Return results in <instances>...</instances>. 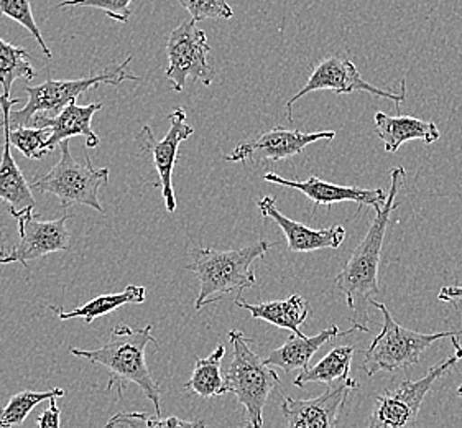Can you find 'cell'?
Masks as SVG:
<instances>
[{
  "mask_svg": "<svg viewBox=\"0 0 462 428\" xmlns=\"http://www.w3.org/2000/svg\"><path fill=\"white\" fill-rule=\"evenodd\" d=\"M168 119L170 131L163 139L155 140L152 129L148 126H143L142 131L135 135V145L139 155H145L152 160L160 178V190L167 211L173 213L176 209L173 170L178 160V150L185 140L195 134V129L186 122V112L183 107H176L175 111L168 116Z\"/></svg>",
  "mask_w": 462,
  "mask_h": 428,
  "instance_id": "12",
  "label": "cell"
},
{
  "mask_svg": "<svg viewBox=\"0 0 462 428\" xmlns=\"http://www.w3.org/2000/svg\"><path fill=\"white\" fill-rule=\"evenodd\" d=\"M2 234H4V228H2V224H0V237H2ZM0 256H2V251H0Z\"/></svg>",
  "mask_w": 462,
  "mask_h": 428,
  "instance_id": "35",
  "label": "cell"
},
{
  "mask_svg": "<svg viewBox=\"0 0 462 428\" xmlns=\"http://www.w3.org/2000/svg\"><path fill=\"white\" fill-rule=\"evenodd\" d=\"M451 341H453V346L454 349H456V354L459 356V359H462V346L461 341H459V338H457V335L453 336V338H451ZM457 395H459V397H462V386L461 387H459V389H457Z\"/></svg>",
  "mask_w": 462,
  "mask_h": 428,
  "instance_id": "34",
  "label": "cell"
},
{
  "mask_svg": "<svg viewBox=\"0 0 462 428\" xmlns=\"http://www.w3.org/2000/svg\"><path fill=\"white\" fill-rule=\"evenodd\" d=\"M324 89L333 91L334 94L369 93L372 96L393 101L397 104L398 111H400V104L403 103L407 98V81L405 79H402L398 91L382 89L374 84L367 83L362 78L357 66L354 65L349 58L328 56L316 65L305 86L300 89V93H296L288 101V121L293 122V107L301 98H305L306 94L324 91Z\"/></svg>",
  "mask_w": 462,
  "mask_h": 428,
  "instance_id": "10",
  "label": "cell"
},
{
  "mask_svg": "<svg viewBox=\"0 0 462 428\" xmlns=\"http://www.w3.org/2000/svg\"><path fill=\"white\" fill-rule=\"evenodd\" d=\"M374 124L385 152L389 154L397 152L408 140H421L426 145H431L441 139V132L435 122L416 119L411 116H389L385 112H377Z\"/></svg>",
  "mask_w": 462,
  "mask_h": 428,
  "instance_id": "20",
  "label": "cell"
},
{
  "mask_svg": "<svg viewBox=\"0 0 462 428\" xmlns=\"http://www.w3.org/2000/svg\"><path fill=\"white\" fill-rule=\"evenodd\" d=\"M50 135L51 131L45 127H10V142L25 159L40 160L48 155L50 152L47 149V142Z\"/></svg>",
  "mask_w": 462,
  "mask_h": 428,
  "instance_id": "28",
  "label": "cell"
},
{
  "mask_svg": "<svg viewBox=\"0 0 462 428\" xmlns=\"http://www.w3.org/2000/svg\"><path fill=\"white\" fill-rule=\"evenodd\" d=\"M130 2L132 0H65L56 5V9L65 7H91L107 14V17L121 23H129Z\"/></svg>",
  "mask_w": 462,
  "mask_h": 428,
  "instance_id": "31",
  "label": "cell"
},
{
  "mask_svg": "<svg viewBox=\"0 0 462 428\" xmlns=\"http://www.w3.org/2000/svg\"><path fill=\"white\" fill-rule=\"evenodd\" d=\"M20 103V98H7L0 96V111L2 121L0 127L4 131V150L0 157V200L9 205L10 214L22 213L25 209L35 208V198L32 193V187L23 177L19 163L12 155V142H10V114L14 106Z\"/></svg>",
  "mask_w": 462,
  "mask_h": 428,
  "instance_id": "17",
  "label": "cell"
},
{
  "mask_svg": "<svg viewBox=\"0 0 462 428\" xmlns=\"http://www.w3.org/2000/svg\"><path fill=\"white\" fill-rule=\"evenodd\" d=\"M405 168L393 167L390 172V190L387 201L377 211L369 231L352 252L351 259L334 280L336 287L344 293L347 307L352 312V325L359 326L361 331L369 333L370 305L374 295H379V267L385 233L389 228L390 216L397 209L400 190L405 185Z\"/></svg>",
  "mask_w": 462,
  "mask_h": 428,
  "instance_id": "1",
  "label": "cell"
},
{
  "mask_svg": "<svg viewBox=\"0 0 462 428\" xmlns=\"http://www.w3.org/2000/svg\"><path fill=\"white\" fill-rule=\"evenodd\" d=\"M359 389L356 379H346L329 386L323 395L315 399H293L283 395L282 414L287 428H336L346 402L352 391Z\"/></svg>",
  "mask_w": 462,
  "mask_h": 428,
  "instance_id": "14",
  "label": "cell"
},
{
  "mask_svg": "<svg viewBox=\"0 0 462 428\" xmlns=\"http://www.w3.org/2000/svg\"><path fill=\"white\" fill-rule=\"evenodd\" d=\"M61 159L43 177L35 178L30 185L38 193H50L60 200L63 208L83 205L106 213L99 200V191L109 181L107 168H94L89 155L79 163L73 159L69 150V140L60 144Z\"/></svg>",
  "mask_w": 462,
  "mask_h": 428,
  "instance_id": "7",
  "label": "cell"
},
{
  "mask_svg": "<svg viewBox=\"0 0 462 428\" xmlns=\"http://www.w3.org/2000/svg\"><path fill=\"white\" fill-rule=\"evenodd\" d=\"M438 300L444 303H456L462 302V285H454V287H443L438 293Z\"/></svg>",
  "mask_w": 462,
  "mask_h": 428,
  "instance_id": "33",
  "label": "cell"
},
{
  "mask_svg": "<svg viewBox=\"0 0 462 428\" xmlns=\"http://www.w3.org/2000/svg\"><path fill=\"white\" fill-rule=\"evenodd\" d=\"M236 305L247 310L250 315L257 320H263L282 330H290L298 336H303L300 326L313 313L311 305L301 295H291L287 300L262 303H247L241 295H237Z\"/></svg>",
  "mask_w": 462,
  "mask_h": 428,
  "instance_id": "21",
  "label": "cell"
},
{
  "mask_svg": "<svg viewBox=\"0 0 462 428\" xmlns=\"http://www.w3.org/2000/svg\"><path fill=\"white\" fill-rule=\"evenodd\" d=\"M211 47L208 35L201 28L196 27L195 20H188L176 27L167 42L168 68L165 71L171 89L181 93L188 79H195L204 86L214 81L213 66L209 63Z\"/></svg>",
  "mask_w": 462,
  "mask_h": 428,
  "instance_id": "9",
  "label": "cell"
},
{
  "mask_svg": "<svg viewBox=\"0 0 462 428\" xmlns=\"http://www.w3.org/2000/svg\"><path fill=\"white\" fill-rule=\"evenodd\" d=\"M14 218L19 221V242L9 254L0 256V265L19 262L27 267V262L37 261L48 254L68 252L71 249V236L66 226L73 218L71 214L47 221L33 213L32 208L14 214Z\"/></svg>",
  "mask_w": 462,
  "mask_h": 428,
  "instance_id": "11",
  "label": "cell"
},
{
  "mask_svg": "<svg viewBox=\"0 0 462 428\" xmlns=\"http://www.w3.org/2000/svg\"><path fill=\"white\" fill-rule=\"evenodd\" d=\"M152 330H153L152 325L145 328L117 325L112 330L107 343L101 348L97 349L71 348L69 351L76 358H81L89 363L99 364L109 371L111 379L107 384V391H111L114 386H119V395H121L124 386L127 382L137 384L140 391L143 392L148 401L153 404L158 415H162V409H160L162 389L157 382L153 381L145 359L147 346H158L157 338L152 335Z\"/></svg>",
  "mask_w": 462,
  "mask_h": 428,
  "instance_id": "2",
  "label": "cell"
},
{
  "mask_svg": "<svg viewBox=\"0 0 462 428\" xmlns=\"http://www.w3.org/2000/svg\"><path fill=\"white\" fill-rule=\"evenodd\" d=\"M372 305L382 313L383 325L379 335L374 338V341L365 351L362 368L367 376H374L380 371L393 373L400 369H407L410 366H416L420 363L421 354L425 353L430 346L435 345L436 341L462 335V330L423 335L398 325L395 318L392 317L389 308L383 303L374 302Z\"/></svg>",
  "mask_w": 462,
  "mask_h": 428,
  "instance_id": "5",
  "label": "cell"
},
{
  "mask_svg": "<svg viewBox=\"0 0 462 428\" xmlns=\"http://www.w3.org/2000/svg\"><path fill=\"white\" fill-rule=\"evenodd\" d=\"M259 211L265 219L278 224L287 237L288 249L291 252H315L319 249H339L346 239V228L334 224L324 229H311L305 224L298 223L287 218L278 209L277 198L273 195L263 196L260 200Z\"/></svg>",
  "mask_w": 462,
  "mask_h": 428,
  "instance_id": "16",
  "label": "cell"
},
{
  "mask_svg": "<svg viewBox=\"0 0 462 428\" xmlns=\"http://www.w3.org/2000/svg\"><path fill=\"white\" fill-rule=\"evenodd\" d=\"M273 246V242L259 241L237 251H217L211 247L193 249L186 270L196 274L199 280L196 310L216 303L232 292H239L241 295L244 290L254 287L257 279L252 265Z\"/></svg>",
  "mask_w": 462,
  "mask_h": 428,
  "instance_id": "3",
  "label": "cell"
},
{
  "mask_svg": "<svg viewBox=\"0 0 462 428\" xmlns=\"http://www.w3.org/2000/svg\"><path fill=\"white\" fill-rule=\"evenodd\" d=\"M66 395L65 389H50V391H22L0 409V428H15L23 425L28 414L42 402L51 401Z\"/></svg>",
  "mask_w": 462,
  "mask_h": 428,
  "instance_id": "26",
  "label": "cell"
},
{
  "mask_svg": "<svg viewBox=\"0 0 462 428\" xmlns=\"http://www.w3.org/2000/svg\"><path fill=\"white\" fill-rule=\"evenodd\" d=\"M457 361V354L449 356L443 363L435 364L421 379L400 382L395 387L379 394L374 401L369 428L411 427L418 419L426 394L431 391L436 381L453 369Z\"/></svg>",
  "mask_w": 462,
  "mask_h": 428,
  "instance_id": "8",
  "label": "cell"
},
{
  "mask_svg": "<svg viewBox=\"0 0 462 428\" xmlns=\"http://www.w3.org/2000/svg\"><path fill=\"white\" fill-rule=\"evenodd\" d=\"M147 298V289L139 287V285H129L125 290L119 293H109V295H101V297L89 300L79 308H74L73 312H65L61 307H50V310L56 313L60 320H73V318H81L86 323H93L94 320L109 315L114 310L135 303L140 305Z\"/></svg>",
  "mask_w": 462,
  "mask_h": 428,
  "instance_id": "22",
  "label": "cell"
},
{
  "mask_svg": "<svg viewBox=\"0 0 462 428\" xmlns=\"http://www.w3.org/2000/svg\"><path fill=\"white\" fill-rule=\"evenodd\" d=\"M354 346H337L324 356L319 363L303 369V373L296 377L293 384L298 389L306 387L310 382L334 386V382L351 379V366L354 359Z\"/></svg>",
  "mask_w": 462,
  "mask_h": 428,
  "instance_id": "23",
  "label": "cell"
},
{
  "mask_svg": "<svg viewBox=\"0 0 462 428\" xmlns=\"http://www.w3.org/2000/svg\"><path fill=\"white\" fill-rule=\"evenodd\" d=\"M35 68L32 65V56L23 48L15 47L0 38V88L2 96L10 98L12 86L17 79H33Z\"/></svg>",
  "mask_w": 462,
  "mask_h": 428,
  "instance_id": "25",
  "label": "cell"
},
{
  "mask_svg": "<svg viewBox=\"0 0 462 428\" xmlns=\"http://www.w3.org/2000/svg\"><path fill=\"white\" fill-rule=\"evenodd\" d=\"M101 109L102 103L79 106L76 101H71L63 111L56 116L37 114L30 126L45 127L51 131V135L47 142L48 152H53L56 145H60L61 142L76 137V135H84L88 149H96L101 139L93 131L91 122H93L94 114Z\"/></svg>",
  "mask_w": 462,
  "mask_h": 428,
  "instance_id": "18",
  "label": "cell"
},
{
  "mask_svg": "<svg viewBox=\"0 0 462 428\" xmlns=\"http://www.w3.org/2000/svg\"><path fill=\"white\" fill-rule=\"evenodd\" d=\"M0 15H5L10 20L17 22L20 27L27 28L28 32L32 33L33 40L37 42L43 55L47 58H53L51 50L47 45V42L43 40V35L40 32V27L37 25V20L33 15V9L30 0H0Z\"/></svg>",
  "mask_w": 462,
  "mask_h": 428,
  "instance_id": "29",
  "label": "cell"
},
{
  "mask_svg": "<svg viewBox=\"0 0 462 428\" xmlns=\"http://www.w3.org/2000/svg\"><path fill=\"white\" fill-rule=\"evenodd\" d=\"M232 359L224 373L227 392H232L245 409V428L263 427V409L270 394L280 386L278 374L254 353L247 336L239 330L229 331Z\"/></svg>",
  "mask_w": 462,
  "mask_h": 428,
  "instance_id": "4",
  "label": "cell"
},
{
  "mask_svg": "<svg viewBox=\"0 0 462 428\" xmlns=\"http://www.w3.org/2000/svg\"><path fill=\"white\" fill-rule=\"evenodd\" d=\"M226 356V346L219 345L208 358L196 359L195 371L189 381L186 382L185 389L193 392L203 399L217 397L227 394V386L221 373L222 359Z\"/></svg>",
  "mask_w": 462,
  "mask_h": 428,
  "instance_id": "24",
  "label": "cell"
},
{
  "mask_svg": "<svg viewBox=\"0 0 462 428\" xmlns=\"http://www.w3.org/2000/svg\"><path fill=\"white\" fill-rule=\"evenodd\" d=\"M334 137V131L301 132L280 126L263 132L255 139L244 140L229 155H226V160L241 163H268L291 159L300 155L308 145L319 140H333Z\"/></svg>",
  "mask_w": 462,
  "mask_h": 428,
  "instance_id": "13",
  "label": "cell"
},
{
  "mask_svg": "<svg viewBox=\"0 0 462 428\" xmlns=\"http://www.w3.org/2000/svg\"><path fill=\"white\" fill-rule=\"evenodd\" d=\"M263 180L273 185L280 187L293 188L300 193L311 200L318 206H326L331 208L336 203H344V201H352L359 206H372L375 211L382 209V206L387 201V193L383 188H375V190H367V188L342 187V185H334L328 183L318 177H310L308 180H288L282 178L273 172H268L263 175Z\"/></svg>",
  "mask_w": 462,
  "mask_h": 428,
  "instance_id": "15",
  "label": "cell"
},
{
  "mask_svg": "<svg viewBox=\"0 0 462 428\" xmlns=\"http://www.w3.org/2000/svg\"><path fill=\"white\" fill-rule=\"evenodd\" d=\"M104 428H209L203 420L178 419V417H168L163 419L162 415H150L143 412H119L109 419Z\"/></svg>",
  "mask_w": 462,
  "mask_h": 428,
  "instance_id": "27",
  "label": "cell"
},
{
  "mask_svg": "<svg viewBox=\"0 0 462 428\" xmlns=\"http://www.w3.org/2000/svg\"><path fill=\"white\" fill-rule=\"evenodd\" d=\"M132 61V56H127L121 65L107 66L104 71L97 75L69 79V81H56L47 79L40 86H25L28 96L25 107L10 114V127H22L30 126L37 114L56 116L65 109L71 101H76L81 94L88 93L89 89H97L101 84L119 86L124 81H140L139 76L132 75L127 66Z\"/></svg>",
  "mask_w": 462,
  "mask_h": 428,
  "instance_id": "6",
  "label": "cell"
},
{
  "mask_svg": "<svg viewBox=\"0 0 462 428\" xmlns=\"http://www.w3.org/2000/svg\"><path fill=\"white\" fill-rule=\"evenodd\" d=\"M37 428H61V409L58 407L55 399L50 401L48 409L43 410L38 417Z\"/></svg>",
  "mask_w": 462,
  "mask_h": 428,
  "instance_id": "32",
  "label": "cell"
},
{
  "mask_svg": "<svg viewBox=\"0 0 462 428\" xmlns=\"http://www.w3.org/2000/svg\"><path fill=\"white\" fill-rule=\"evenodd\" d=\"M196 23L208 19H232L234 10L227 0H180Z\"/></svg>",
  "mask_w": 462,
  "mask_h": 428,
  "instance_id": "30",
  "label": "cell"
},
{
  "mask_svg": "<svg viewBox=\"0 0 462 428\" xmlns=\"http://www.w3.org/2000/svg\"><path fill=\"white\" fill-rule=\"evenodd\" d=\"M356 331H361V328L352 325L351 330L341 331L339 326L334 325L326 328L321 333L315 336H298L293 333V335L288 336V340L283 345L268 354L263 361L268 366L280 368L288 374L295 373L296 369H308L311 358L329 340L337 338V336L352 335Z\"/></svg>",
  "mask_w": 462,
  "mask_h": 428,
  "instance_id": "19",
  "label": "cell"
}]
</instances>
